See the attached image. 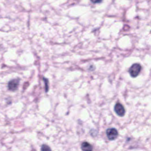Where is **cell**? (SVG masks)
I'll return each instance as SVG.
<instances>
[{"label": "cell", "mask_w": 151, "mask_h": 151, "mask_svg": "<svg viewBox=\"0 0 151 151\" xmlns=\"http://www.w3.org/2000/svg\"><path fill=\"white\" fill-rule=\"evenodd\" d=\"M103 0H91V2L94 4H97V3H101Z\"/></svg>", "instance_id": "cell-8"}, {"label": "cell", "mask_w": 151, "mask_h": 151, "mask_svg": "<svg viewBox=\"0 0 151 151\" xmlns=\"http://www.w3.org/2000/svg\"><path fill=\"white\" fill-rule=\"evenodd\" d=\"M114 109L118 116L123 117L125 114V110L123 105L120 103H117L115 105Z\"/></svg>", "instance_id": "cell-4"}, {"label": "cell", "mask_w": 151, "mask_h": 151, "mask_svg": "<svg viewBox=\"0 0 151 151\" xmlns=\"http://www.w3.org/2000/svg\"><path fill=\"white\" fill-rule=\"evenodd\" d=\"M106 134L109 140L114 141L118 136V132L116 129L114 128H109L106 131Z\"/></svg>", "instance_id": "cell-2"}, {"label": "cell", "mask_w": 151, "mask_h": 151, "mask_svg": "<svg viewBox=\"0 0 151 151\" xmlns=\"http://www.w3.org/2000/svg\"><path fill=\"white\" fill-rule=\"evenodd\" d=\"M81 149L83 151H92L93 150V147L92 145L87 142H84L82 144Z\"/></svg>", "instance_id": "cell-5"}, {"label": "cell", "mask_w": 151, "mask_h": 151, "mask_svg": "<svg viewBox=\"0 0 151 151\" xmlns=\"http://www.w3.org/2000/svg\"><path fill=\"white\" fill-rule=\"evenodd\" d=\"M141 70V66L139 64H134L130 67L129 72L132 78H136L139 75Z\"/></svg>", "instance_id": "cell-1"}, {"label": "cell", "mask_w": 151, "mask_h": 151, "mask_svg": "<svg viewBox=\"0 0 151 151\" xmlns=\"http://www.w3.org/2000/svg\"><path fill=\"white\" fill-rule=\"evenodd\" d=\"M41 150L42 151H50L51 150V149L47 145H43L41 147Z\"/></svg>", "instance_id": "cell-7"}, {"label": "cell", "mask_w": 151, "mask_h": 151, "mask_svg": "<svg viewBox=\"0 0 151 151\" xmlns=\"http://www.w3.org/2000/svg\"><path fill=\"white\" fill-rule=\"evenodd\" d=\"M44 80L45 84V91L46 92H48L49 90L48 81L47 78H44Z\"/></svg>", "instance_id": "cell-6"}, {"label": "cell", "mask_w": 151, "mask_h": 151, "mask_svg": "<svg viewBox=\"0 0 151 151\" xmlns=\"http://www.w3.org/2000/svg\"><path fill=\"white\" fill-rule=\"evenodd\" d=\"M20 79L19 78L12 79L9 81L8 84V90L12 91H15L18 89L20 83Z\"/></svg>", "instance_id": "cell-3"}]
</instances>
